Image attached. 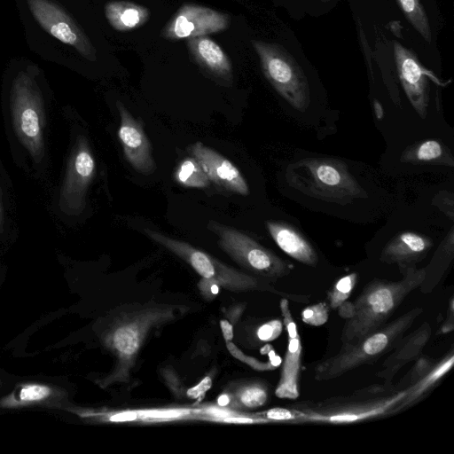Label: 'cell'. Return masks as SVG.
<instances>
[{
    "label": "cell",
    "mask_w": 454,
    "mask_h": 454,
    "mask_svg": "<svg viewBox=\"0 0 454 454\" xmlns=\"http://www.w3.org/2000/svg\"><path fill=\"white\" fill-rule=\"evenodd\" d=\"M432 335L431 325L425 321L408 334H403L388 353L377 376L386 382H393L396 373L406 364L415 361L428 343Z\"/></svg>",
    "instance_id": "17"
},
{
    "label": "cell",
    "mask_w": 454,
    "mask_h": 454,
    "mask_svg": "<svg viewBox=\"0 0 454 454\" xmlns=\"http://www.w3.org/2000/svg\"><path fill=\"white\" fill-rule=\"evenodd\" d=\"M265 419L269 420L285 421L293 423L295 419L294 412L290 408H272L265 412Z\"/></svg>",
    "instance_id": "33"
},
{
    "label": "cell",
    "mask_w": 454,
    "mask_h": 454,
    "mask_svg": "<svg viewBox=\"0 0 454 454\" xmlns=\"http://www.w3.org/2000/svg\"><path fill=\"white\" fill-rule=\"evenodd\" d=\"M422 312V308L415 307L356 341L341 344L336 354L315 366L314 379L333 380L359 366L375 363L390 352Z\"/></svg>",
    "instance_id": "3"
},
{
    "label": "cell",
    "mask_w": 454,
    "mask_h": 454,
    "mask_svg": "<svg viewBox=\"0 0 454 454\" xmlns=\"http://www.w3.org/2000/svg\"><path fill=\"white\" fill-rule=\"evenodd\" d=\"M454 364V350L451 348L442 357L411 384L394 411V415L404 411L422 401L449 372Z\"/></svg>",
    "instance_id": "21"
},
{
    "label": "cell",
    "mask_w": 454,
    "mask_h": 454,
    "mask_svg": "<svg viewBox=\"0 0 454 454\" xmlns=\"http://www.w3.org/2000/svg\"><path fill=\"white\" fill-rule=\"evenodd\" d=\"M402 160L412 163L442 164L453 167V158L447 148L439 141L427 139L408 147L402 155Z\"/></svg>",
    "instance_id": "24"
},
{
    "label": "cell",
    "mask_w": 454,
    "mask_h": 454,
    "mask_svg": "<svg viewBox=\"0 0 454 454\" xmlns=\"http://www.w3.org/2000/svg\"><path fill=\"white\" fill-rule=\"evenodd\" d=\"M407 20L427 42L432 41V33L427 14L420 0H395Z\"/></svg>",
    "instance_id": "27"
},
{
    "label": "cell",
    "mask_w": 454,
    "mask_h": 454,
    "mask_svg": "<svg viewBox=\"0 0 454 454\" xmlns=\"http://www.w3.org/2000/svg\"><path fill=\"white\" fill-rule=\"evenodd\" d=\"M189 152L201 165L209 181L223 189L247 195L249 187L238 168L228 159L201 142L189 146Z\"/></svg>",
    "instance_id": "15"
},
{
    "label": "cell",
    "mask_w": 454,
    "mask_h": 454,
    "mask_svg": "<svg viewBox=\"0 0 454 454\" xmlns=\"http://www.w3.org/2000/svg\"><path fill=\"white\" fill-rule=\"evenodd\" d=\"M393 50L404 92L416 112L425 118L429 102V72L422 67L417 56L401 43L395 42Z\"/></svg>",
    "instance_id": "13"
},
{
    "label": "cell",
    "mask_w": 454,
    "mask_h": 454,
    "mask_svg": "<svg viewBox=\"0 0 454 454\" xmlns=\"http://www.w3.org/2000/svg\"><path fill=\"white\" fill-rule=\"evenodd\" d=\"M189 54L195 64L215 82L229 86L233 81V70L229 57L220 45L208 35L189 38Z\"/></svg>",
    "instance_id": "16"
},
{
    "label": "cell",
    "mask_w": 454,
    "mask_h": 454,
    "mask_svg": "<svg viewBox=\"0 0 454 454\" xmlns=\"http://www.w3.org/2000/svg\"><path fill=\"white\" fill-rule=\"evenodd\" d=\"M230 398L227 395H222L218 397L217 403L221 406H225L229 403Z\"/></svg>",
    "instance_id": "40"
},
{
    "label": "cell",
    "mask_w": 454,
    "mask_h": 454,
    "mask_svg": "<svg viewBox=\"0 0 454 454\" xmlns=\"http://www.w3.org/2000/svg\"><path fill=\"white\" fill-rule=\"evenodd\" d=\"M453 257V231L442 243L430 263L424 268L425 276L419 290L423 294H430L440 284Z\"/></svg>",
    "instance_id": "25"
},
{
    "label": "cell",
    "mask_w": 454,
    "mask_h": 454,
    "mask_svg": "<svg viewBox=\"0 0 454 454\" xmlns=\"http://www.w3.org/2000/svg\"><path fill=\"white\" fill-rule=\"evenodd\" d=\"M356 281L357 274L356 272L340 278L327 293L328 306L336 309L343 301H347L356 286Z\"/></svg>",
    "instance_id": "28"
},
{
    "label": "cell",
    "mask_w": 454,
    "mask_h": 454,
    "mask_svg": "<svg viewBox=\"0 0 454 454\" xmlns=\"http://www.w3.org/2000/svg\"><path fill=\"white\" fill-rule=\"evenodd\" d=\"M239 402L247 408H258L269 399V389L262 382H254L242 388L239 393Z\"/></svg>",
    "instance_id": "29"
},
{
    "label": "cell",
    "mask_w": 454,
    "mask_h": 454,
    "mask_svg": "<svg viewBox=\"0 0 454 454\" xmlns=\"http://www.w3.org/2000/svg\"><path fill=\"white\" fill-rule=\"evenodd\" d=\"M286 178L299 192L325 201L345 205L366 198V192L346 163L334 158H305L288 165Z\"/></svg>",
    "instance_id": "4"
},
{
    "label": "cell",
    "mask_w": 454,
    "mask_h": 454,
    "mask_svg": "<svg viewBox=\"0 0 454 454\" xmlns=\"http://www.w3.org/2000/svg\"><path fill=\"white\" fill-rule=\"evenodd\" d=\"M11 107L20 142L35 160H40L44 152L43 99L35 82L27 73H20L13 81Z\"/></svg>",
    "instance_id": "7"
},
{
    "label": "cell",
    "mask_w": 454,
    "mask_h": 454,
    "mask_svg": "<svg viewBox=\"0 0 454 454\" xmlns=\"http://www.w3.org/2000/svg\"><path fill=\"white\" fill-rule=\"evenodd\" d=\"M230 15L196 4H184L174 13L160 32L168 40L208 35L226 30Z\"/></svg>",
    "instance_id": "10"
},
{
    "label": "cell",
    "mask_w": 454,
    "mask_h": 454,
    "mask_svg": "<svg viewBox=\"0 0 454 454\" xmlns=\"http://www.w3.org/2000/svg\"><path fill=\"white\" fill-rule=\"evenodd\" d=\"M137 417V414L135 411H124L111 416L110 420L115 422L132 421L135 420Z\"/></svg>",
    "instance_id": "37"
},
{
    "label": "cell",
    "mask_w": 454,
    "mask_h": 454,
    "mask_svg": "<svg viewBox=\"0 0 454 454\" xmlns=\"http://www.w3.org/2000/svg\"><path fill=\"white\" fill-rule=\"evenodd\" d=\"M105 15L110 26L117 31H130L145 25L149 10L129 1H111L105 5Z\"/></svg>",
    "instance_id": "22"
},
{
    "label": "cell",
    "mask_w": 454,
    "mask_h": 454,
    "mask_svg": "<svg viewBox=\"0 0 454 454\" xmlns=\"http://www.w3.org/2000/svg\"><path fill=\"white\" fill-rule=\"evenodd\" d=\"M41 27L60 42L74 47L84 58L96 60V51L89 38L62 7L51 0H27Z\"/></svg>",
    "instance_id": "11"
},
{
    "label": "cell",
    "mask_w": 454,
    "mask_h": 454,
    "mask_svg": "<svg viewBox=\"0 0 454 454\" xmlns=\"http://www.w3.org/2000/svg\"><path fill=\"white\" fill-rule=\"evenodd\" d=\"M60 397V391L45 384L28 383L20 385L18 388L0 401V406L5 408L25 407L44 404L50 400Z\"/></svg>",
    "instance_id": "23"
},
{
    "label": "cell",
    "mask_w": 454,
    "mask_h": 454,
    "mask_svg": "<svg viewBox=\"0 0 454 454\" xmlns=\"http://www.w3.org/2000/svg\"><path fill=\"white\" fill-rule=\"evenodd\" d=\"M404 391L393 382L383 381L320 401L302 402L291 405L295 423L349 424L394 415Z\"/></svg>",
    "instance_id": "1"
},
{
    "label": "cell",
    "mask_w": 454,
    "mask_h": 454,
    "mask_svg": "<svg viewBox=\"0 0 454 454\" xmlns=\"http://www.w3.org/2000/svg\"><path fill=\"white\" fill-rule=\"evenodd\" d=\"M269 233L278 247L293 259L315 267L318 256L313 246L291 224L279 221H267Z\"/></svg>",
    "instance_id": "20"
},
{
    "label": "cell",
    "mask_w": 454,
    "mask_h": 454,
    "mask_svg": "<svg viewBox=\"0 0 454 454\" xmlns=\"http://www.w3.org/2000/svg\"><path fill=\"white\" fill-rule=\"evenodd\" d=\"M226 422L231 423H253L254 419L253 418L248 417H236V418H226L224 419Z\"/></svg>",
    "instance_id": "39"
},
{
    "label": "cell",
    "mask_w": 454,
    "mask_h": 454,
    "mask_svg": "<svg viewBox=\"0 0 454 454\" xmlns=\"http://www.w3.org/2000/svg\"><path fill=\"white\" fill-rule=\"evenodd\" d=\"M144 232L151 239L186 262L203 279L211 280L219 286L235 290L269 289L264 287L257 278L228 267L189 243L149 228L144 229Z\"/></svg>",
    "instance_id": "8"
},
{
    "label": "cell",
    "mask_w": 454,
    "mask_h": 454,
    "mask_svg": "<svg viewBox=\"0 0 454 454\" xmlns=\"http://www.w3.org/2000/svg\"><path fill=\"white\" fill-rule=\"evenodd\" d=\"M207 227L218 237V246L222 250L261 278L275 281L292 271V264L239 230L212 220Z\"/></svg>",
    "instance_id": "6"
},
{
    "label": "cell",
    "mask_w": 454,
    "mask_h": 454,
    "mask_svg": "<svg viewBox=\"0 0 454 454\" xmlns=\"http://www.w3.org/2000/svg\"><path fill=\"white\" fill-rule=\"evenodd\" d=\"M454 330V300L453 297L450 299L448 307V315L445 317L438 333L445 334L451 333Z\"/></svg>",
    "instance_id": "35"
},
{
    "label": "cell",
    "mask_w": 454,
    "mask_h": 454,
    "mask_svg": "<svg viewBox=\"0 0 454 454\" xmlns=\"http://www.w3.org/2000/svg\"><path fill=\"white\" fill-rule=\"evenodd\" d=\"M160 314L148 312L116 327L106 338V343L121 358L127 362L137 354L146 331L159 320Z\"/></svg>",
    "instance_id": "19"
},
{
    "label": "cell",
    "mask_w": 454,
    "mask_h": 454,
    "mask_svg": "<svg viewBox=\"0 0 454 454\" xmlns=\"http://www.w3.org/2000/svg\"><path fill=\"white\" fill-rule=\"evenodd\" d=\"M96 174V163L85 137L77 138L70 156L60 192L61 209L68 215H80L85 207L86 193Z\"/></svg>",
    "instance_id": "9"
},
{
    "label": "cell",
    "mask_w": 454,
    "mask_h": 454,
    "mask_svg": "<svg viewBox=\"0 0 454 454\" xmlns=\"http://www.w3.org/2000/svg\"><path fill=\"white\" fill-rule=\"evenodd\" d=\"M338 315L347 320L352 317L354 314V303L349 301H343L337 309Z\"/></svg>",
    "instance_id": "36"
},
{
    "label": "cell",
    "mask_w": 454,
    "mask_h": 454,
    "mask_svg": "<svg viewBox=\"0 0 454 454\" xmlns=\"http://www.w3.org/2000/svg\"><path fill=\"white\" fill-rule=\"evenodd\" d=\"M262 71L275 90L294 108L304 111L310 103L309 82L295 59L282 45L252 40Z\"/></svg>",
    "instance_id": "5"
},
{
    "label": "cell",
    "mask_w": 454,
    "mask_h": 454,
    "mask_svg": "<svg viewBox=\"0 0 454 454\" xmlns=\"http://www.w3.org/2000/svg\"><path fill=\"white\" fill-rule=\"evenodd\" d=\"M433 240L428 237L414 231H403L395 235L382 249L380 261L396 263L399 269L415 266L423 260L431 247Z\"/></svg>",
    "instance_id": "18"
},
{
    "label": "cell",
    "mask_w": 454,
    "mask_h": 454,
    "mask_svg": "<svg viewBox=\"0 0 454 454\" xmlns=\"http://www.w3.org/2000/svg\"><path fill=\"white\" fill-rule=\"evenodd\" d=\"M328 316L329 306L319 302L305 308L301 312V320L307 325L319 326L327 322Z\"/></svg>",
    "instance_id": "31"
},
{
    "label": "cell",
    "mask_w": 454,
    "mask_h": 454,
    "mask_svg": "<svg viewBox=\"0 0 454 454\" xmlns=\"http://www.w3.org/2000/svg\"><path fill=\"white\" fill-rule=\"evenodd\" d=\"M283 326V320L279 318L272 319L259 326L256 336L262 342L274 340L282 333Z\"/></svg>",
    "instance_id": "32"
},
{
    "label": "cell",
    "mask_w": 454,
    "mask_h": 454,
    "mask_svg": "<svg viewBox=\"0 0 454 454\" xmlns=\"http://www.w3.org/2000/svg\"><path fill=\"white\" fill-rule=\"evenodd\" d=\"M3 224H4L3 208H2L1 200H0V232L3 231Z\"/></svg>",
    "instance_id": "41"
},
{
    "label": "cell",
    "mask_w": 454,
    "mask_h": 454,
    "mask_svg": "<svg viewBox=\"0 0 454 454\" xmlns=\"http://www.w3.org/2000/svg\"><path fill=\"white\" fill-rule=\"evenodd\" d=\"M220 327L223 333V336L226 341H231L233 339V329L231 324L227 320L222 319L220 321Z\"/></svg>",
    "instance_id": "38"
},
{
    "label": "cell",
    "mask_w": 454,
    "mask_h": 454,
    "mask_svg": "<svg viewBox=\"0 0 454 454\" xmlns=\"http://www.w3.org/2000/svg\"><path fill=\"white\" fill-rule=\"evenodd\" d=\"M120 115L118 137L123 155L129 165L144 175H150L156 169L150 141L143 125L129 112L121 101L116 102Z\"/></svg>",
    "instance_id": "12"
},
{
    "label": "cell",
    "mask_w": 454,
    "mask_h": 454,
    "mask_svg": "<svg viewBox=\"0 0 454 454\" xmlns=\"http://www.w3.org/2000/svg\"><path fill=\"white\" fill-rule=\"evenodd\" d=\"M212 387V380L209 376H206L199 384L189 388L186 395L191 399H200L204 396L205 393Z\"/></svg>",
    "instance_id": "34"
},
{
    "label": "cell",
    "mask_w": 454,
    "mask_h": 454,
    "mask_svg": "<svg viewBox=\"0 0 454 454\" xmlns=\"http://www.w3.org/2000/svg\"><path fill=\"white\" fill-rule=\"evenodd\" d=\"M321 1H322V2H328V1H330V0H321Z\"/></svg>",
    "instance_id": "42"
},
{
    "label": "cell",
    "mask_w": 454,
    "mask_h": 454,
    "mask_svg": "<svg viewBox=\"0 0 454 454\" xmlns=\"http://www.w3.org/2000/svg\"><path fill=\"white\" fill-rule=\"evenodd\" d=\"M436 360L437 359L421 354L414 361L410 370L402 377L397 385H395L396 388L401 391H405L419 376L427 372L435 364Z\"/></svg>",
    "instance_id": "30"
},
{
    "label": "cell",
    "mask_w": 454,
    "mask_h": 454,
    "mask_svg": "<svg viewBox=\"0 0 454 454\" xmlns=\"http://www.w3.org/2000/svg\"><path fill=\"white\" fill-rule=\"evenodd\" d=\"M279 306L288 340L275 394L279 398L296 399L300 395L299 376L302 346L296 324L292 317L288 300L281 298Z\"/></svg>",
    "instance_id": "14"
},
{
    "label": "cell",
    "mask_w": 454,
    "mask_h": 454,
    "mask_svg": "<svg viewBox=\"0 0 454 454\" xmlns=\"http://www.w3.org/2000/svg\"><path fill=\"white\" fill-rule=\"evenodd\" d=\"M397 281L373 279L368 283L354 303V314L345 320L341 344L355 342L384 325L405 298L418 289L425 269L415 266L400 269Z\"/></svg>",
    "instance_id": "2"
},
{
    "label": "cell",
    "mask_w": 454,
    "mask_h": 454,
    "mask_svg": "<svg viewBox=\"0 0 454 454\" xmlns=\"http://www.w3.org/2000/svg\"><path fill=\"white\" fill-rule=\"evenodd\" d=\"M175 180L189 188H206L210 184L207 174L194 157L186 158L178 165Z\"/></svg>",
    "instance_id": "26"
}]
</instances>
